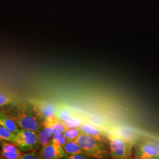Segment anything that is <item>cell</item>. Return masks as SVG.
Instances as JSON below:
<instances>
[{
  "label": "cell",
  "mask_w": 159,
  "mask_h": 159,
  "mask_svg": "<svg viewBox=\"0 0 159 159\" xmlns=\"http://www.w3.org/2000/svg\"><path fill=\"white\" fill-rule=\"evenodd\" d=\"M12 102V100L10 97L7 96L6 95L0 94V107L10 104Z\"/></svg>",
  "instance_id": "obj_20"
},
{
  "label": "cell",
  "mask_w": 159,
  "mask_h": 159,
  "mask_svg": "<svg viewBox=\"0 0 159 159\" xmlns=\"http://www.w3.org/2000/svg\"><path fill=\"white\" fill-rule=\"evenodd\" d=\"M74 140L87 155L93 158L104 159L107 155L104 143L98 141L88 134L81 133Z\"/></svg>",
  "instance_id": "obj_2"
},
{
  "label": "cell",
  "mask_w": 159,
  "mask_h": 159,
  "mask_svg": "<svg viewBox=\"0 0 159 159\" xmlns=\"http://www.w3.org/2000/svg\"><path fill=\"white\" fill-rule=\"evenodd\" d=\"M5 111L20 129L33 131L37 134L43 129L44 121L33 107L21 106Z\"/></svg>",
  "instance_id": "obj_1"
},
{
  "label": "cell",
  "mask_w": 159,
  "mask_h": 159,
  "mask_svg": "<svg viewBox=\"0 0 159 159\" xmlns=\"http://www.w3.org/2000/svg\"><path fill=\"white\" fill-rule=\"evenodd\" d=\"M1 148H2V152H4V153L20 151V150L17 148V146L15 144H10L6 142H2Z\"/></svg>",
  "instance_id": "obj_18"
},
{
  "label": "cell",
  "mask_w": 159,
  "mask_h": 159,
  "mask_svg": "<svg viewBox=\"0 0 159 159\" xmlns=\"http://www.w3.org/2000/svg\"><path fill=\"white\" fill-rule=\"evenodd\" d=\"M40 159V156L36 153L35 152L29 153H23L20 159Z\"/></svg>",
  "instance_id": "obj_21"
},
{
  "label": "cell",
  "mask_w": 159,
  "mask_h": 159,
  "mask_svg": "<svg viewBox=\"0 0 159 159\" xmlns=\"http://www.w3.org/2000/svg\"><path fill=\"white\" fill-rule=\"evenodd\" d=\"M14 144L24 151L33 150L35 152L40 144L38 134L33 131L21 129L17 134Z\"/></svg>",
  "instance_id": "obj_4"
},
{
  "label": "cell",
  "mask_w": 159,
  "mask_h": 159,
  "mask_svg": "<svg viewBox=\"0 0 159 159\" xmlns=\"http://www.w3.org/2000/svg\"><path fill=\"white\" fill-rule=\"evenodd\" d=\"M2 156L8 159H20L23 153L20 150L17 152H7V153H4L2 152Z\"/></svg>",
  "instance_id": "obj_19"
},
{
  "label": "cell",
  "mask_w": 159,
  "mask_h": 159,
  "mask_svg": "<svg viewBox=\"0 0 159 159\" xmlns=\"http://www.w3.org/2000/svg\"><path fill=\"white\" fill-rule=\"evenodd\" d=\"M64 150L68 154H86L83 149L80 147L79 145L75 140H69L63 146ZM88 156V155H87Z\"/></svg>",
  "instance_id": "obj_12"
},
{
  "label": "cell",
  "mask_w": 159,
  "mask_h": 159,
  "mask_svg": "<svg viewBox=\"0 0 159 159\" xmlns=\"http://www.w3.org/2000/svg\"><path fill=\"white\" fill-rule=\"evenodd\" d=\"M54 131L51 127L45 122L43 123V129L38 134V139L40 145L42 147L45 146L51 140L53 135Z\"/></svg>",
  "instance_id": "obj_11"
},
{
  "label": "cell",
  "mask_w": 159,
  "mask_h": 159,
  "mask_svg": "<svg viewBox=\"0 0 159 159\" xmlns=\"http://www.w3.org/2000/svg\"><path fill=\"white\" fill-rule=\"evenodd\" d=\"M66 124V127L68 128H74L79 127L80 126L83 124V121L81 118L77 117L76 116L72 117L71 119L68 120L66 121H64Z\"/></svg>",
  "instance_id": "obj_16"
},
{
  "label": "cell",
  "mask_w": 159,
  "mask_h": 159,
  "mask_svg": "<svg viewBox=\"0 0 159 159\" xmlns=\"http://www.w3.org/2000/svg\"><path fill=\"white\" fill-rule=\"evenodd\" d=\"M44 122L47 123L51 127L54 133L56 131H61L63 133L67 129L65 123L61 120L60 119L56 114L48 117L44 120Z\"/></svg>",
  "instance_id": "obj_10"
},
{
  "label": "cell",
  "mask_w": 159,
  "mask_h": 159,
  "mask_svg": "<svg viewBox=\"0 0 159 159\" xmlns=\"http://www.w3.org/2000/svg\"><path fill=\"white\" fill-rule=\"evenodd\" d=\"M156 145H157V148H158L159 150V142H157V143H156Z\"/></svg>",
  "instance_id": "obj_23"
},
{
  "label": "cell",
  "mask_w": 159,
  "mask_h": 159,
  "mask_svg": "<svg viewBox=\"0 0 159 159\" xmlns=\"http://www.w3.org/2000/svg\"><path fill=\"white\" fill-rule=\"evenodd\" d=\"M81 133L88 134L98 141L104 143L105 136L104 134L96 127L87 123H83L79 127Z\"/></svg>",
  "instance_id": "obj_8"
},
{
  "label": "cell",
  "mask_w": 159,
  "mask_h": 159,
  "mask_svg": "<svg viewBox=\"0 0 159 159\" xmlns=\"http://www.w3.org/2000/svg\"><path fill=\"white\" fill-rule=\"evenodd\" d=\"M66 157L67 158L70 159H89L90 157L87 156V154H70V155H67Z\"/></svg>",
  "instance_id": "obj_22"
},
{
  "label": "cell",
  "mask_w": 159,
  "mask_h": 159,
  "mask_svg": "<svg viewBox=\"0 0 159 159\" xmlns=\"http://www.w3.org/2000/svg\"><path fill=\"white\" fill-rule=\"evenodd\" d=\"M33 108L44 121L48 117L56 114L58 108L53 104L50 102L36 101L32 102Z\"/></svg>",
  "instance_id": "obj_7"
},
{
  "label": "cell",
  "mask_w": 159,
  "mask_h": 159,
  "mask_svg": "<svg viewBox=\"0 0 159 159\" xmlns=\"http://www.w3.org/2000/svg\"><path fill=\"white\" fill-rule=\"evenodd\" d=\"M81 131L79 127L68 128L63 132L64 136L66 137L67 141L74 140L81 134Z\"/></svg>",
  "instance_id": "obj_14"
},
{
  "label": "cell",
  "mask_w": 159,
  "mask_h": 159,
  "mask_svg": "<svg viewBox=\"0 0 159 159\" xmlns=\"http://www.w3.org/2000/svg\"><path fill=\"white\" fill-rule=\"evenodd\" d=\"M39 156L40 159H57L66 157L67 154L63 147L51 139L47 145L43 147Z\"/></svg>",
  "instance_id": "obj_6"
},
{
  "label": "cell",
  "mask_w": 159,
  "mask_h": 159,
  "mask_svg": "<svg viewBox=\"0 0 159 159\" xmlns=\"http://www.w3.org/2000/svg\"><path fill=\"white\" fill-rule=\"evenodd\" d=\"M134 159H159V150L156 144L144 142L139 144L135 150Z\"/></svg>",
  "instance_id": "obj_5"
},
{
  "label": "cell",
  "mask_w": 159,
  "mask_h": 159,
  "mask_svg": "<svg viewBox=\"0 0 159 159\" xmlns=\"http://www.w3.org/2000/svg\"><path fill=\"white\" fill-rule=\"evenodd\" d=\"M110 145L111 157L114 159L132 158L133 144L120 137L108 135L107 137Z\"/></svg>",
  "instance_id": "obj_3"
},
{
  "label": "cell",
  "mask_w": 159,
  "mask_h": 159,
  "mask_svg": "<svg viewBox=\"0 0 159 159\" xmlns=\"http://www.w3.org/2000/svg\"><path fill=\"white\" fill-rule=\"evenodd\" d=\"M17 134L0 125V141H8L14 143Z\"/></svg>",
  "instance_id": "obj_13"
},
{
  "label": "cell",
  "mask_w": 159,
  "mask_h": 159,
  "mask_svg": "<svg viewBox=\"0 0 159 159\" xmlns=\"http://www.w3.org/2000/svg\"><path fill=\"white\" fill-rule=\"evenodd\" d=\"M56 116L63 121H66L75 116L70 110L65 108H58Z\"/></svg>",
  "instance_id": "obj_15"
},
{
  "label": "cell",
  "mask_w": 159,
  "mask_h": 159,
  "mask_svg": "<svg viewBox=\"0 0 159 159\" xmlns=\"http://www.w3.org/2000/svg\"><path fill=\"white\" fill-rule=\"evenodd\" d=\"M0 125L6 127L15 134H17L20 130L16 123L8 115L5 110L0 111Z\"/></svg>",
  "instance_id": "obj_9"
},
{
  "label": "cell",
  "mask_w": 159,
  "mask_h": 159,
  "mask_svg": "<svg viewBox=\"0 0 159 159\" xmlns=\"http://www.w3.org/2000/svg\"><path fill=\"white\" fill-rule=\"evenodd\" d=\"M52 140L54 142L59 144L62 147L67 142V140L66 139V137L64 136L63 132H61V131L54 132L52 135Z\"/></svg>",
  "instance_id": "obj_17"
}]
</instances>
